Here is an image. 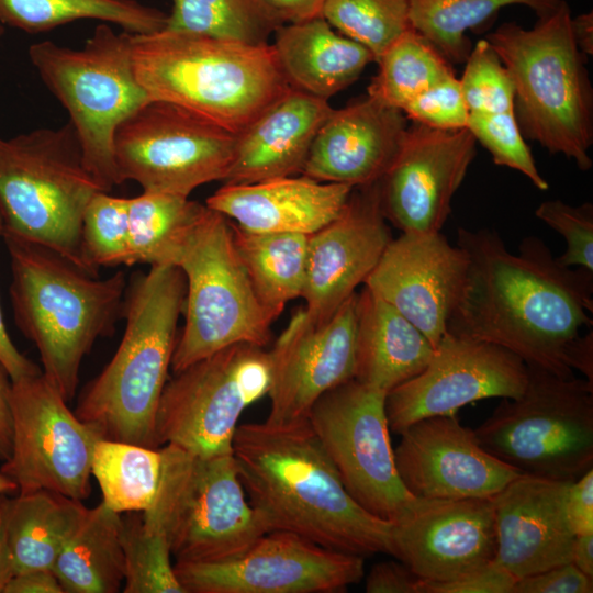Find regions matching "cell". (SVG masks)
<instances>
[{
    "label": "cell",
    "instance_id": "6da1fadb",
    "mask_svg": "<svg viewBox=\"0 0 593 593\" xmlns=\"http://www.w3.org/2000/svg\"><path fill=\"white\" fill-rule=\"evenodd\" d=\"M456 245L468 268L446 332L501 346L528 367L574 377L564 351L583 327H592L593 271L561 265L533 235L513 254L495 231L460 227Z\"/></svg>",
    "mask_w": 593,
    "mask_h": 593
},
{
    "label": "cell",
    "instance_id": "7a4b0ae2",
    "mask_svg": "<svg viewBox=\"0 0 593 593\" xmlns=\"http://www.w3.org/2000/svg\"><path fill=\"white\" fill-rule=\"evenodd\" d=\"M233 457L267 532L293 533L363 558L389 555L392 522L351 497L307 418L237 426Z\"/></svg>",
    "mask_w": 593,
    "mask_h": 593
},
{
    "label": "cell",
    "instance_id": "3957f363",
    "mask_svg": "<svg viewBox=\"0 0 593 593\" xmlns=\"http://www.w3.org/2000/svg\"><path fill=\"white\" fill-rule=\"evenodd\" d=\"M186 278L172 265L134 273L124 295L125 329L105 368L82 391L76 416L104 439L159 448L155 422L171 369Z\"/></svg>",
    "mask_w": 593,
    "mask_h": 593
},
{
    "label": "cell",
    "instance_id": "277c9868",
    "mask_svg": "<svg viewBox=\"0 0 593 593\" xmlns=\"http://www.w3.org/2000/svg\"><path fill=\"white\" fill-rule=\"evenodd\" d=\"M1 236L10 257L16 325L36 346L44 377L69 402L85 356L123 317L125 275L100 279L46 246Z\"/></svg>",
    "mask_w": 593,
    "mask_h": 593
},
{
    "label": "cell",
    "instance_id": "5b68a950",
    "mask_svg": "<svg viewBox=\"0 0 593 593\" xmlns=\"http://www.w3.org/2000/svg\"><path fill=\"white\" fill-rule=\"evenodd\" d=\"M131 48L135 76L152 99L236 135L290 90L269 43L164 29L131 34Z\"/></svg>",
    "mask_w": 593,
    "mask_h": 593
},
{
    "label": "cell",
    "instance_id": "8992f818",
    "mask_svg": "<svg viewBox=\"0 0 593 593\" xmlns=\"http://www.w3.org/2000/svg\"><path fill=\"white\" fill-rule=\"evenodd\" d=\"M537 18L530 29L505 22L485 40L513 81V112L523 136L588 171L593 166V89L586 56L574 43L564 0Z\"/></svg>",
    "mask_w": 593,
    "mask_h": 593
},
{
    "label": "cell",
    "instance_id": "52a82bcc",
    "mask_svg": "<svg viewBox=\"0 0 593 593\" xmlns=\"http://www.w3.org/2000/svg\"><path fill=\"white\" fill-rule=\"evenodd\" d=\"M99 191L104 190L86 168L69 122L0 136L1 234L46 246L89 272L81 254V223Z\"/></svg>",
    "mask_w": 593,
    "mask_h": 593
},
{
    "label": "cell",
    "instance_id": "ba28073f",
    "mask_svg": "<svg viewBox=\"0 0 593 593\" xmlns=\"http://www.w3.org/2000/svg\"><path fill=\"white\" fill-rule=\"evenodd\" d=\"M171 265L186 278L184 326L174 350L172 372L232 345L268 344L278 316L258 298L228 217L204 205Z\"/></svg>",
    "mask_w": 593,
    "mask_h": 593
},
{
    "label": "cell",
    "instance_id": "9c48e42d",
    "mask_svg": "<svg viewBox=\"0 0 593 593\" xmlns=\"http://www.w3.org/2000/svg\"><path fill=\"white\" fill-rule=\"evenodd\" d=\"M29 57L67 110L86 168L110 192L121 184L114 160L115 132L152 100L134 72L131 33H116L108 23H100L81 48L43 41L30 46Z\"/></svg>",
    "mask_w": 593,
    "mask_h": 593
},
{
    "label": "cell",
    "instance_id": "30bf717a",
    "mask_svg": "<svg viewBox=\"0 0 593 593\" xmlns=\"http://www.w3.org/2000/svg\"><path fill=\"white\" fill-rule=\"evenodd\" d=\"M160 450L159 489L141 513L164 533L176 562L226 559L267 533L246 495L233 454L200 456L172 444Z\"/></svg>",
    "mask_w": 593,
    "mask_h": 593
},
{
    "label": "cell",
    "instance_id": "8fae6325",
    "mask_svg": "<svg viewBox=\"0 0 593 593\" xmlns=\"http://www.w3.org/2000/svg\"><path fill=\"white\" fill-rule=\"evenodd\" d=\"M527 370L523 393L502 399L474 435L523 474L573 482L593 469V383Z\"/></svg>",
    "mask_w": 593,
    "mask_h": 593
},
{
    "label": "cell",
    "instance_id": "7c38bea8",
    "mask_svg": "<svg viewBox=\"0 0 593 593\" xmlns=\"http://www.w3.org/2000/svg\"><path fill=\"white\" fill-rule=\"evenodd\" d=\"M270 387L269 351L246 343L174 372L156 414L157 446L172 444L200 456L233 454L242 413L268 395Z\"/></svg>",
    "mask_w": 593,
    "mask_h": 593
},
{
    "label": "cell",
    "instance_id": "4fadbf2b",
    "mask_svg": "<svg viewBox=\"0 0 593 593\" xmlns=\"http://www.w3.org/2000/svg\"><path fill=\"white\" fill-rule=\"evenodd\" d=\"M236 134L179 105L152 99L118 127L114 160L122 183L146 192L189 198L198 187L224 181Z\"/></svg>",
    "mask_w": 593,
    "mask_h": 593
},
{
    "label": "cell",
    "instance_id": "5bb4252c",
    "mask_svg": "<svg viewBox=\"0 0 593 593\" xmlns=\"http://www.w3.org/2000/svg\"><path fill=\"white\" fill-rule=\"evenodd\" d=\"M385 396L351 379L324 393L307 419L351 497L392 522L414 496L395 467Z\"/></svg>",
    "mask_w": 593,
    "mask_h": 593
},
{
    "label": "cell",
    "instance_id": "9a60e30c",
    "mask_svg": "<svg viewBox=\"0 0 593 593\" xmlns=\"http://www.w3.org/2000/svg\"><path fill=\"white\" fill-rule=\"evenodd\" d=\"M12 449L0 471L19 492L49 490L83 501L101 436L71 412L43 372L12 381Z\"/></svg>",
    "mask_w": 593,
    "mask_h": 593
},
{
    "label": "cell",
    "instance_id": "2e32d148",
    "mask_svg": "<svg viewBox=\"0 0 593 593\" xmlns=\"http://www.w3.org/2000/svg\"><path fill=\"white\" fill-rule=\"evenodd\" d=\"M186 593H332L363 577V557L322 547L289 532H267L240 553L175 562Z\"/></svg>",
    "mask_w": 593,
    "mask_h": 593
},
{
    "label": "cell",
    "instance_id": "e0dca14e",
    "mask_svg": "<svg viewBox=\"0 0 593 593\" xmlns=\"http://www.w3.org/2000/svg\"><path fill=\"white\" fill-rule=\"evenodd\" d=\"M527 379V366L512 351L446 332L427 366L387 393L390 430L400 434L418 419L456 414L479 400L518 398Z\"/></svg>",
    "mask_w": 593,
    "mask_h": 593
},
{
    "label": "cell",
    "instance_id": "ac0fdd59",
    "mask_svg": "<svg viewBox=\"0 0 593 593\" xmlns=\"http://www.w3.org/2000/svg\"><path fill=\"white\" fill-rule=\"evenodd\" d=\"M358 292L325 320L296 311L269 351L271 406L266 422L307 418L327 391L354 379Z\"/></svg>",
    "mask_w": 593,
    "mask_h": 593
},
{
    "label": "cell",
    "instance_id": "d6986e66",
    "mask_svg": "<svg viewBox=\"0 0 593 593\" xmlns=\"http://www.w3.org/2000/svg\"><path fill=\"white\" fill-rule=\"evenodd\" d=\"M475 155L467 127L443 131L413 122L379 180L385 220L402 233L440 232Z\"/></svg>",
    "mask_w": 593,
    "mask_h": 593
},
{
    "label": "cell",
    "instance_id": "ffe728a7",
    "mask_svg": "<svg viewBox=\"0 0 593 593\" xmlns=\"http://www.w3.org/2000/svg\"><path fill=\"white\" fill-rule=\"evenodd\" d=\"M426 581H449L494 560L492 499L413 497L392 521L390 552Z\"/></svg>",
    "mask_w": 593,
    "mask_h": 593
},
{
    "label": "cell",
    "instance_id": "44dd1931",
    "mask_svg": "<svg viewBox=\"0 0 593 593\" xmlns=\"http://www.w3.org/2000/svg\"><path fill=\"white\" fill-rule=\"evenodd\" d=\"M400 435L394 462L415 497L492 499L522 474L484 450L456 414L418 419Z\"/></svg>",
    "mask_w": 593,
    "mask_h": 593
},
{
    "label": "cell",
    "instance_id": "7402d4cb",
    "mask_svg": "<svg viewBox=\"0 0 593 593\" xmlns=\"http://www.w3.org/2000/svg\"><path fill=\"white\" fill-rule=\"evenodd\" d=\"M468 256L440 233H402L392 238L363 286L390 303L434 349L460 296Z\"/></svg>",
    "mask_w": 593,
    "mask_h": 593
},
{
    "label": "cell",
    "instance_id": "603a6c76",
    "mask_svg": "<svg viewBox=\"0 0 593 593\" xmlns=\"http://www.w3.org/2000/svg\"><path fill=\"white\" fill-rule=\"evenodd\" d=\"M379 181L353 189L343 211L310 235L302 292L306 312L325 320L363 284L392 240Z\"/></svg>",
    "mask_w": 593,
    "mask_h": 593
},
{
    "label": "cell",
    "instance_id": "cb8c5ba5",
    "mask_svg": "<svg viewBox=\"0 0 593 593\" xmlns=\"http://www.w3.org/2000/svg\"><path fill=\"white\" fill-rule=\"evenodd\" d=\"M570 483L522 473L492 497L494 560L516 580L571 562L575 535L566 511Z\"/></svg>",
    "mask_w": 593,
    "mask_h": 593
},
{
    "label": "cell",
    "instance_id": "d4e9b609",
    "mask_svg": "<svg viewBox=\"0 0 593 593\" xmlns=\"http://www.w3.org/2000/svg\"><path fill=\"white\" fill-rule=\"evenodd\" d=\"M395 108L360 97L333 109L312 143L302 175L353 188L379 181L393 163L407 130Z\"/></svg>",
    "mask_w": 593,
    "mask_h": 593
},
{
    "label": "cell",
    "instance_id": "484cf974",
    "mask_svg": "<svg viewBox=\"0 0 593 593\" xmlns=\"http://www.w3.org/2000/svg\"><path fill=\"white\" fill-rule=\"evenodd\" d=\"M353 187L301 177L224 183L205 205L253 233L312 235L343 211Z\"/></svg>",
    "mask_w": 593,
    "mask_h": 593
},
{
    "label": "cell",
    "instance_id": "4316f807",
    "mask_svg": "<svg viewBox=\"0 0 593 593\" xmlns=\"http://www.w3.org/2000/svg\"><path fill=\"white\" fill-rule=\"evenodd\" d=\"M333 108L290 89L236 135L224 183L246 184L301 174L312 143Z\"/></svg>",
    "mask_w": 593,
    "mask_h": 593
},
{
    "label": "cell",
    "instance_id": "83f0119b",
    "mask_svg": "<svg viewBox=\"0 0 593 593\" xmlns=\"http://www.w3.org/2000/svg\"><path fill=\"white\" fill-rule=\"evenodd\" d=\"M271 44L290 89L326 100L353 85L374 61L360 43L335 31L322 16L279 26Z\"/></svg>",
    "mask_w": 593,
    "mask_h": 593
},
{
    "label": "cell",
    "instance_id": "f1b7e54d",
    "mask_svg": "<svg viewBox=\"0 0 593 593\" xmlns=\"http://www.w3.org/2000/svg\"><path fill=\"white\" fill-rule=\"evenodd\" d=\"M433 353L413 323L363 286L357 298L355 380L388 393L417 376Z\"/></svg>",
    "mask_w": 593,
    "mask_h": 593
},
{
    "label": "cell",
    "instance_id": "f546056e",
    "mask_svg": "<svg viewBox=\"0 0 593 593\" xmlns=\"http://www.w3.org/2000/svg\"><path fill=\"white\" fill-rule=\"evenodd\" d=\"M87 510L82 501L49 490L5 497L2 514L15 574L52 569Z\"/></svg>",
    "mask_w": 593,
    "mask_h": 593
},
{
    "label": "cell",
    "instance_id": "4dcf8cb0",
    "mask_svg": "<svg viewBox=\"0 0 593 593\" xmlns=\"http://www.w3.org/2000/svg\"><path fill=\"white\" fill-rule=\"evenodd\" d=\"M121 514L103 502L87 513L52 568L64 593H115L124 582Z\"/></svg>",
    "mask_w": 593,
    "mask_h": 593
},
{
    "label": "cell",
    "instance_id": "1f68e13d",
    "mask_svg": "<svg viewBox=\"0 0 593 593\" xmlns=\"http://www.w3.org/2000/svg\"><path fill=\"white\" fill-rule=\"evenodd\" d=\"M234 242L253 287L279 316L287 302L302 295L310 235L253 233L233 224Z\"/></svg>",
    "mask_w": 593,
    "mask_h": 593
},
{
    "label": "cell",
    "instance_id": "d6a6232c",
    "mask_svg": "<svg viewBox=\"0 0 593 593\" xmlns=\"http://www.w3.org/2000/svg\"><path fill=\"white\" fill-rule=\"evenodd\" d=\"M113 23L131 34L164 30L167 14L136 0H0V23L42 33L78 20Z\"/></svg>",
    "mask_w": 593,
    "mask_h": 593
},
{
    "label": "cell",
    "instance_id": "836d02e7",
    "mask_svg": "<svg viewBox=\"0 0 593 593\" xmlns=\"http://www.w3.org/2000/svg\"><path fill=\"white\" fill-rule=\"evenodd\" d=\"M161 473L160 447L104 438L94 445L91 474L100 486L102 502L119 514L146 511L156 497Z\"/></svg>",
    "mask_w": 593,
    "mask_h": 593
},
{
    "label": "cell",
    "instance_id": "e575fe53",
    "mask_svg": "<svg viewBox=\"0 0 593 593\" xmlns=\"http://www.w3.org/2000/svg\"><path fill=\"white\" fill-rule=\"evenodd\" d=\"M562 0H409L412 27L451 65L465 63L472 45L466 32L486 22L501 8L524 5L537 16L552 12Z\"/></svg>",
    "mask_w": 593,
    "mask_h": 593
},
{
    "label": "cell",
    "instance_id": "d590c367",
    "mask_svg": "<svg viewBox=\"0 0 593 593\" xmlns=\"http://www.w3.org/2000/svg\"><path fill=\"white\" fill-rule=\"evenodd\" d=\"M203 204L187 197L146 192L128 198V266L171 265Z\"/></svg>",
    "mask_w": 593,
    "mask_h": 593
},
{
    "label": "cell",
    "instance_id": "8d00e7d4",
    "mask_svg": "<svg viewBox=\"0 0 593 593\" xmlns=\"http://www.w3.org/2000/svg\"><path fill=\"white\" fill-rule=\"evenodd\" d=\"M367 94L402 111L415 97L454 76L452 65L414 29L402 34L377 59Z\"/></svg>",
    "mask_w": 593,
    "mask_h": 593
},
{
    "label": "cell",
    "instance_id": "74e56055",
    "mask_svg": "<svg viewBox=\"0 0 593 593\" xmlns=\"http://www.w3.org/2000/svg\"><path fill=\"white\" fill-rule=\"evenodd\" d=\"M165 29L248 44H267L281 26L258 0H171Z\"/></svg>",
    "mask_w": 593,
    "mask_h": 593
},
{
    "label": "cell",
    "instance_id": "f35d334b",
    "mask_svg": "<svg viewBox=\"0 0 593 593\" xmlns=\"http://www.w3.org/2000/svg\"><path fill=\"white\" fill-rule=\"evenodd\" d=\"M124 593H186L171 562L164 533L142 513L123 519Z\"/></svg>",
    "mask_w": 593,
    "mask_h": 593
},
{
    "label": "cell",
    "instance_id": "ab89813d",
    "mask_svg": "<svg viewBox=\"0 0 593 593\" xmlns=\"http://www.w3.org/2000/svg\"><path fill=\"white\" fill-rule=\"evenodd\" d=\"M322 18L342 35L367 47L374 61L413 29L409 0H325Z\"/></svg>",
    "mask_w": 593,
    "mask_h": 593
},
{
    "label": "cell",
    "instance_id": "60d3db41",
    "mask_svg": "<svg viewBox=\"0 0 593 593\" xmlns=\"http://www.w3.org/2000/svg\"><path fill=\"white\" fill-rule=\"evenodd\" d=\"M81 254L87 270L128 266V198L99 191L88 202L81 223Z\"/></svg>",
    "mask_w": 593,
    "mask_h": 593
},
{
    "label": "cell",
    "instance_id": "b9f144b4",
    "mask_svg": "<svg viewBox=\"0 0 593 593\" xmlns=\"http://www.w3.org/2000/svg\"><path fill=\"white\" fill-rule=\"evenodd\" d=\"M461 92L469 113L513 111L514 85L497 53L486 40L479 41L466 59Z\"/></svg>",
    "mask_w": 593,
    "mask_h": 593
},
{
    "label": "cell",
    "instance_id": "7bdbcfd3",
    "mask_svg": "<svg viewBox=\"0 0 593 593\" xmlns=\"http://www.w3.org/2000/svg\"><path fill=\"white\" fill-rule=\"evenodd\" d=\"M467 128L492 156L493 163L523 174L540 191L549 188L517 125L514 112L469 113Z\"/></svg>",
    "mask_w": 593,
    "mask_h": 593
},
{
    "label": "cell",
    "instance_id": "ee69618b",
    "mask_svg": "<svg viewBox=\"0 0 593 593\" xmlns=\"http://www.w3.org/2000/svg\"><path fill=\"white\" fill-rule=\"evenodd\" d=\"M537 219L559 233L566 251L557 260L566 267L593 271V204L570 205L561 200H547L535 210Z\"/></svg>",
    "mask_w": 593,
    "mask_h": 593
},
{
    "label": "cell",
    "instance_id": "f6af8a7d",
    "mask_svg": "<svg viewBox=\"0 0 593 593\" xmlns=\"http://www.w3.org/2000/svg\"><path fill=\"white\" fill-rule=\"evenodd\" d=\"M402 112L414 123L443 131L466 128L469 118L456 75L415 97Z\"/></svg>",
    "mask_w": 593,
    "mask_h": 593
},
{
    "label": "cell",
    "instance_id": "bcb514c9",
    "mask_svg": "<svg viewBox=\"0 0 593 593\" xmlns=\"http://www.w3.org/2000/svg\"><path fill=\"white\" fill-rule=\"evenodd\" d=\"M516 579L495 560L449 581L419 579V593H511Z\"/></svg>",
    "mask_w": 593,
    "mask_h": 593
},
{
    "label": "cell",
    "instance_id": "7dc6e473",
    "mask_svg": "<svg viewBox=\"0 0 593 593\" xmlns=\"http://www.w3.org/2000/svg\"><path fill=\"white\" fill-rule=\"evenodd\" d=\"M592 592L593 579L569 562L516 580L511 593Z\"/></svg>",
    "mask_w": 593,
    "mask_h": 593
},
{
    "label": "cell",
    "instance_id": "c3c4849f",
    "mask_svg": "<svg viewBox=\"0 0 593 593\" xmlns=\"http://www.w3.org/2000/svg\"><path fill=\"white\" fill-rule=\"evenodd\" d=\"M419 578L401 561L376 563L366 579L368 593H419Z\"/></svg>",
    "mask_w": 593,
    "mask_h": 593
},
{
    "label": "cell",
    "instance_id": "681fc988",
    "mask_svg": "<svg viewBox=\"0 0 593 593\" xmlns=\"http://www.w3.org/2000/svg\"><path fill=\"white\" fill-rule=\"evenodd\" d=\"M566 511L575 536L593 533V469L570 483Z\"/></svg>",
    "mask_w": 593,
    "mask_h": 593
},
{
    "label": "cell",
    "instance_id": "f907efd6",
    "mask_svg": "<svg viewBox=\"0 0 593 593\" xmlns=\"http://www.w3.org/2000/svg\"><path fill=\"white\" fill-rule=\"evenodd\" d=\"M279 25L322 16L325 0H258Z\"/></svg>",
    "mask_w": 593,
    "mask_h": 593
},
{
    "label": "cell",
    "instance_id": "816d5d0a",
    "mask_svg": "<svg viewBox=\"0 0 593 593\" xmlns=\"http://www.w3.org/2000/svg\"><path fill=\"white\" fill-rule=\"evenodd\" d=\"M2 219L0 215V236L2 232ZM0 362L8 371L12 381L42 372L33 361L19 351L11 340L0 307Z\"/></svg>",
    "mask_w": 593,
    "mask_h": 593
},
{
    "label": "cell",
    "instance_id": "f5cc1de1",
    "mask_svg": "<svg viewBox=\"0 0 593 593\" xmlns=\"http://www.w3.org/2000/svg\"><path fill=\"white\" fill-rule=\"evenodd\" d=\"M4 593H64L52 569H36L16 573Z\"/></svg>",
    "mask_w": 593,
    "mask_h": 593
},
{
    "label": "cell",
    "instance_id": "db71d44e",
    "mask_svg": "<svg viewBox=\"0 0 593 593\" xmlns=\"http://www.w3.org/2000/svg\"><path fill=\"white\" fill-rule=\"evenodd\" d=\"M12 380L0 362V461L9 459L12 449V412H11Z\"/></svg>",
    "mask_w": 593,
    "mask_h": 593
},
{
    "label": "cell",
    "instance_id": "11a10c76",
    "mask_svg": "<svg viewBox=\"0 0 593 593\" xmlns=\"http://www.w3.org/2000/svg\"><path fill=\"white\" fill-rule=\"evenodd\" d=\"M566 363L570 369L579 370L584 379L593 383V332L578 335L567 346Z\"/></svg>",
    "mask_w": 593,
    "mask_h": 593
},
{
    "label": "cell",
    "instance_id": "9f6ffc18",
    "mask_svg": "<svg viewBox=\"0 0 593 593\" xmlns=\"http://www.w3.org/2000/svg\"><path fill=\"white\" fill-rule=\"evenodd\" d=\"M571 562L593 579V533L577 535L571 551Z\"/></svg>",
    "mask_w": 593,
    "mask_h": 593
},
{
    "label": "cell",
    "instance_id": "6f0895ef",
    "mask_svg": "<svg viewBox=\"0 0 593 593\" xmlns=\"http://www.w3.org/2000/svg\"><path fill=\"white\" fill-rule=\"evenodd\" d=\"M571 31L578 49L585 56L593 54V14L581 13L571 18Z\"/></svg>",
    "mask_w": 593,
    "mask_h": 593
},
{
    "label": "cell",
    "instance_id": "680465c9",
    "mask_svg": "<svg viewBox=\"0 0 593 593\" xmlns=\"http://www.w3.org/2000/svg\"><path fill=\"white\" fill-rule=\"evenodd\" d=\"M15 575L12 556L9 549L4 518L2 510L0 513V593L4 590L10 580Z\"/></svg>",
    "mask_w": 593,
    "mask_h": 593
},
{
    "label": "cell",
    "instance_id": "91938a15",
    "mask_svg": "<svg viewBox=\"0 0 593 593\" xmlns=\"http://www.w3.org/2000/svg\"><path fill=\"white\" fill-rule=\"evenodd\" d=\"M19 492V488L13 480L0 471V494Z\"/></svg>",
    "mask_w": 593,
    "mask_h": 593
},
{
    "label": "cell",
    "instance_id": "94428289",
    "mask_svg": "<svg viewBox=\"0 0 593 593\" xmlns=\"http://www.w3.org/2000/svg\"><path fill=\"white\" fill-rule=\"evenodd\" d=\"M4 499H5V495H4V494H0V513H1V510H2V505H3Z\"/></svg>",
    "mask_w": 593,
    "mask_h": 593
},
{
    "label": "cell",
    "instance_id": "6125c7cd",
    "mask_svg": "<svg viewBox=\"0 0 593 593\" xmlns=\"http://www.w3.org/2000/svg\"><path fill=\"white\" fill-rule=\"evenodd\" d=\"M4 32V26L0 23V35H2Z\"/></svg>",
    "mask_w": 593,
    "mask_h": 593
}]
</instances>
